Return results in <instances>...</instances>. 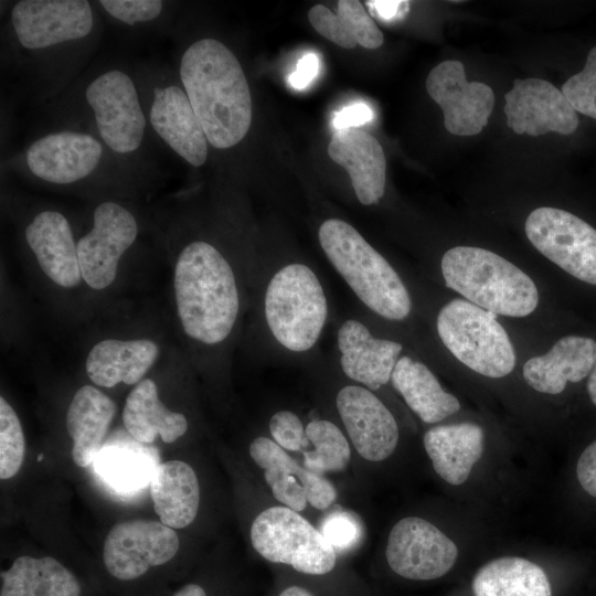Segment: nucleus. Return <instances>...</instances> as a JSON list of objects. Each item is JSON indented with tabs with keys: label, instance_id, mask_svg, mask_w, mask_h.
I'll use <instances>...</instances> for the list:
<instances>
[{
	"label": "nucleus",
	"instance_id": "15",
	"mask_svg": "<svg viewBox=\"0 0 596 596\" xmlns=\"http://www.w3.org/2000/svg\"><path fill=\"white\" fill-rule=\"evenodd\" d=\"M179 545L175 531L162 522L124 521L109 530L104 542L103 560L111 576L131 581L150 567L170 561Z\"/></svg>",
	"mask_w": 596,
	"mask_h": 596
},
{
	"label": "nucleus",
	"instance_id": "16",
	"mask_svg": "<svg viewBox=\"0 0 596 596\" xmlns=\"http://www.w3.org/2000/svg\"><path fill=\"white\" fill-rule=\"evenodd\" d=\"M334 404L350 441L362 458L382 461L394 453L398 425L373 391L350 381L340 386Z\"/></svg>",
	"mask_w": 596,
	"mask_h": 596
},
{
	"label": "nucleus",
	"instance_id": "5",
	"mask_svg": "<svg viewBox=\"0 0 596 596\" xmlns=\"http://www.w3.org/2000/svg\"><path fill=\"white\" fill-rule=\"evenodd\" d=\"M2 168L29 181L65 190L129 192L155 177L115 156L94 135L58 126L10 155Z\"/></svg>",
	"mask_w": 596,
	"mask_h": 596
},
{
	"label": "nucleus",
	"instance_id": "41",
	"mask_svg": "<svg viewBox=\"0 0 596 596\" xmlns=\"http://www.w3.org/2000/svg\"><path fill=\"white\" fill-rule=\"evenodd\" d=\"M576 476L582 488L596 498V440L581 454L576 466Z\"/></svg>",
	"mask_w": 596,
	"mask_h": 596
},
{
	"label": "nucleus",
	"instance_id": "18",
	"mask_svg": "<svg viewBox=\"0 0 596 596\" xmlns=\"http://www.w3.org/2000/svg\"><path fill=\"white\" fill-rule=\"evenodd\" d=\"M249 455L264 470L274 498L285 507L300 512L309 503L324 510L336 500V489L326 477L301 467L272 438H254L249 444Z\"/></svg>",
	"mask_w": 596,
	"mask_h": 596
},
{
	"label": "nucleus",
	"instance_id": "12",
	"mask_svg": "<svg viewBox=\"0 0 596 596\" xmlns=\"http://www.w3.org/2000/svg\"><path fill=\"white\" fill-rule=\"evenodd\" d=\"M525 234L546 258L573 277L596 285V230L556 207H538L525 221Z\"/></svg>",
	"mask_w": 596,
	"mask_h": 596
},
{
	"label": "nucleus",
	"instance_id": "35",
	"mask_svg": "<svg viewBox=\"0 0 596 596\" xmlns=\"http://www.w3.org/2000/svg\"><path fill=\"white\" fill-rule=\"evenodd\" d=\"M104 20L135 31L173 28L175 3L163 0H98L94 1Z\"/></svg>",
	"mask_w": 596,
	"mask_h": 596
},
{
	"label": "nucleus",
	"instance_id": "34",
	"mask_svg": "<svg viewBox=\"0 0 596 596\" xmlns=\"http://www.w3.org/2000/svg\"><path fill=\"white\" fill-rule=\"evenodd\" d=\"M306 447L304 466L317 473L344 470L350 461L349 440L341 428L329 419H311L305 426Z\"/></svg>",
	"mask_w": 596,
	"mask_h": 596
},
{
	"label": "nucleus",
	"instance_id": "27",
	"mask_svg": "<svg viewBox=\"0 0 596 596\" xmlns=\"http://www.w3.org/2000/svg\"><path fill=\"white\" fill-rule=\"evenodd\" d=\"M149 486L153 509L164 525L182 529L194 521L200 486L190 465L181 460L158 464Z\"/></svg>",
	"mask_w": 596,
	"mask_h": 596
},
{
	"label": "nucleus",
	"instance_id": "29",
	"mask_svg": "<svg viewBox=\"0 0 596 596\" xmlns=\"http://www.w3.org/2000/svg\"><path fill=\"white\" fill-rule=\"evenodd\" d=\"M123 422L128 433L143 444H151L157 436L164 443H173L188 430L187 417L161 403L157 385L150 379L141 380L128 394Z\"/></svg>",
	"mask_w": 596,
	"mask_h": 596
},
{
	"label": "nucleus",
	"instance_id": "28",
	"mask_svg": "<svg viewBox=\"0 0 596 596\" xmlns=\"http://www.w3.org/2000/svg\"><path fill=\"white\" fill-rule=\"evenodd\" d=\"M391 384L426 424L441 422L460 408L459 401L443 390L429 368L409 355H401L397 360Z\"/></svg>",
	"mask_w": 596,
	"mask_h": 596
},
{
	"label": "nucleus",
	"instance_id": "21",
	"mask_svg": "<svg viewBox=\"0 0 596 596\" xmlns=\"http://www.w3.org/2000/svg\"><path fill=\"white\" fill-rule=\"evenodd\" d=\"M23 237L50 279L64 288L79 284L77 242L66 215L55 209L40 210L24 226Z\"/></svg>",
	"mask_w": 596,
	"mask_h": 596
},
{
	"label": "nucleus",
	"instance_id": "24",
	"mask_svg": "<svg viewBox=\"0 0 596 596\" xmlns=\"http://www.w3.org/2000/svg\"><path fill=\"white\" fill-rule=\"evenodd\" d=\"M483 441V429L472 423L435 426L423 438L435 471L453 486L468 479L482 455Z\"/></svg>",
	"mask_w": 596,
	"mask_h": 596
},
{
	"label": "nucleus",
	"instance_id": "33",
	"mask_svg": "<svg viewBox=\"0 0 596 596\" xmlns=\"http://www.w3.org/2000/svg\"><path fill=\"white\" fill-rule=\"evenodd\" d=\"M142 447L113 446L100 450L95 459L97 472L111 487L128 492L150 483L158 460Z\"/></svg>",
	"mask_w": 596,
	"mask_h": 596
},
{
	"label": "nucleus",
	"instance_id": "26",
	"mask_svg": "<svg viewBox=\"0 0 596 596\" xmlns=\"http://www.w3.org/2000/svg\"><path fill=\"white\" fill-rule=\"evenodd\" d=\"M115 413V403L98 389L84 385L75 393L67 408L66 428L73 441L72 457L78 467L95 461Z\"/></svg>",
	"mask_w": 596,
	"mask_h": 596
},
{
	"label": "nucleus",
	"instance_id": "38",
	"mask_svg": "<svg viewBox=\"0 0 596 596\" xmlns=\"http://www.w3.org/2000/svg\"><path fill=\"white\" fill-rule=\"evenodd\" d=\"M269 433L272 439L287 451L304 450L306 447L304 422L289 409H280L270 416Z\"/></svg>",
	"mask_w": 596,
	"mask_h": 596
},
{
	"label": "nucleus",
	"instance_id": "36",
	"mask_svg": "<svg viewBox=\"0 0 596 596\" xmlns=\"http://www.w3.org/2000/svg\"><path fill=\"white\" fill-rule=\"evenodd\" d=\"M24 458V436L20 419L10 404L0 397V478H12Z\"/></svg>",
	"mask_w": 596,
	"mask_h": 596
},
{
	"label": "nucleus",
	"instance_id": "30",
	"mask_svg": "<svg viewBox=\"0 0 596 596\" xmlns=\"http://www.w3.org/2000/svg\"><path fill=\"white\" fill-rule=\"evenodd\" d=\"M75 576L51 556L23 555L1 572L0 596H79Z\"/></svg>",
	"mask_w": 596,
	"mask_h": 596
},
{
	"label": "nucleus",
	"instance_id": "4",
	"mask_svg": "<svg viewBox=\"0 0 596 596\" xmlns=\"http://www.w3.org/2000/svg\"><path fill=\"white\" fill-rule=\"evenodd\" d=\"M209 147L228 151L248 135L253 121L249 84L235 53L221 40L182 42L174 67Z\"/></svg>",
	"mask_w": 596,
	"mask_h": 596
},
{
	"label": "nucleus",
	"instance_id": "1",
	"mask_svg": "<svg viewBox=\"0 0 596 596\" xmlns=\"http://www.w3.org/2000/svg\"><path fill=\"white\" fill-rule=\"evenodd\" d=\"M103 20L94 1H14L1 33L2 65L26 98L46 105L91 66Z\"/></svg>",
	"mask_w": 596,
	"mask_h": 596
},
{
	"label": "nucleus",
	"instance_id": "3",
	"mask_svg": "<svg viewBox=\"0 0 596 596\" xmlns=\"http://www.w3.org/2000/svg\"><path fill=\"white\" fill-rule=\"evenodd\" d=\"M259 334L270 358L310 361L330 316L318 269L297 257L270 259L254 272Z\"/></svg>",
	"mask_w": 596,
	"mask_h": 596
},
{
	"label": "nucleus",
	"instance_id": "13",
	"mask_svg": "<svg viewBox=\"0 0 596 596\" xmlns=\"http://www.w3.org/2000/svg\"><path fill=\"white\" fill-rule=\"evenodd\" d=\"M139 233L137 217L119 201H100L93 210L92 227L77 241L82 278L94 289H104L115 279L121 256Z\"/></svg>",
	"mask_w": 596,
	"mask_h": 596
},
{
	"label": "nucleus",
	"instance_id": "8",
	"mask_svg": "<svg viewBox=\"0 0 596 596\" xmlns=\"http://www.w3.org/2000/svg\"><path fill=\"white\" fill-rule=\"evenodd\" d=\"M447 287L468 301L507 317H525L539 304L534 281L500 255L473 246H456L441 257Z\"/></svg>",
	"mask_w": 596,
	"mask_h": 596
},
{
	"label": "nucleus",
	"instance_id": "17",
	"mask_svg": "<svg viewBox=\"0 0 596 596\" xmlns=\"http://www.w3.org/2000/svg\"><path fill=\"white\" fill-rule=\"evenodd\" d=\"M428 95L444 113L446 130L473 136L488 124L493 109V91L487 84L468 82L460 61L447 60L435 66L426 79Z\"/></svg>",
	"mask_w": 596,
	"mask_h": 596
},
{
	"label": "nucleus",
	"instance_id": "32",
	"mask_svg": "<svg viewBox=\"0 0 596 596\" xmlns=\"http://www.w3.org/2000/svg\"><path fill=\"white\" fill-rule=\"evenodd\" d=\"M308 20L319 34L344 49L359 44L373 50L384 41L376 23L356 0H340L337 13L323 4H316L308 11Z\"/></svg>",
	"mask_w": 596,
	"mask_h": 596
},
{
	"label": "nucleus",
	"instance_id": "45",
	"mask_svg": "<svg viewBox=\"0 0 596 596\" xmlns=\"http://www.w3.org/2000/svg\"><path fill=\"white\" fill-rule=\"evenodd\" d=\"M587 393L593 404L596 405V364L593 368L590 374L588 375Z\"/></svg>",
	"mask_w": 596,
	"mask_h": 596
},
{
	"label": "nucleus",
	"instance_id": "2",
	"mask_svg": "<svg viewBox=\"0 0 596 596\" xmlns=\"http://www.w3.org/2000/svg\"><path fill=\"white\" fill-rule=\"evenodd\" d=\"M45 106L55 126L87 131L120 159L152 175L161 173L132 64L92 65Z\"/></svg>",
	"mask_w": 596,
	"mask_h": 596
},
{
	"label": "nucleus",
	"instance_id": "20",
	"mask_svg": "<svg viewBox=\"0 0 596 596\" xmlns=\"http://www.w3.org/2000/svg\"><path fill=\"white\" fill-rule=\"evenodd\" d=\"M508 127L515 134L541 136L574 132L578 116L562 91L540 78H517L504 95Z\"/></svg>",
	"mask_w": 596,
	"mask_h": 596
},
{
	"label": "nucleus",
	"instance_id": "25",
	"mask_svg": "<svg viewBox=\"0 0 596 596\" xmlns=\"http://www.w3.org/2000/svg\"><path fill=\"white\" fill-rule=\"evenodd\" d=\"M159 354L149 339H105L96 343L86 359V373L96 385L113 387L118 383L141 381Z\"/></svg>",
	"mask_w": 596,
	"mask_h": 596
},
{
	"label": "nucleus",
	"instance_id": "23",
	"mask_svg": "<svg viewBox=\"0 0 596 596\" xmlns=\"http://www.w3.org/2000/svg\"><path fill=\"white\" fill-rule=\"evenodd\" d=\"M596 364V341L588 337L566 336L543 355L529 359L523 377L535 391L560 394L568 382L587 377Z\"/></svg>",
	"mask_w": 596,
	"mask_h": 596
},
{
	"label": "nucleus",
	"instance_id": "31",
	"mask_svg": "<svg viewBox=\"0 0 596 596\" xmlns=\"http://www.w3.org/2000/svg\"><path fill=\"white\" fill-rule=\"evenodd\" d=\"M472 590L475 596H552L543 568L517 556L483 565L473 577Z\"/></svg>",
	"mask_w": 596,
	"mask_h": 596
},
{
	"label": "nucleus",
	"instance_id": "9",
	"mask_svg": "<svg viewBox=\"0 0 596 596\" xmlns=\"http://www.w3.org/2000/svg\"><path fill=\"white\" fill-rule=\"evenodd\" d=\"M132 67L155 139L189 166L201 168L209 159V142L175 68L153 60Z\"/></svg>",
	"mask_w": 596,
	"mask_h": 596
},
{
	"label": "nucleus",
	"instance_id": "42",
	"mask_svg": "<svg viewBox=\"0 0 596 596\" xmlns=\"http://www.w3.org/2000/svg\"><path fill=\"white\" fill-rule=\"evenodd\" d=\"M319 66L316 53L305 54L298 60L296 70L288 76V84L295 89H305L318 75Z\"/></svg>",
	"mask_w": 596,
	"mask_h": 596
},
{
	"label": "nucleus",
	"instance_id": "11",
	"mask_svg": "<svg viewBox=\"0 0 596 596\" xmlns=\"http://www.w3.org/2000/svg\"><path fill=\"white\" fill-rule=\"evenodd\" d=\"M251 542L265 560L304 574L323 575L336 565V551L320 530L288 507L262 511L252 523Z\"/></svg>",
	"mask_w": 596,
	"mask_h": 596
},
{
	"label": "nucleus",
	"instance_id": "44",
	"mask_svg": "<svg viewBox=\"0 0 596 596\" xmlns=\"http://www.w3.org/2000/svg\"><path fill=\"white\" fill-rule=\"evenodd\" d=\"M173 596H206V594L200 585L188 584L179 589Z\"/></svg>",
	"mask_w": 596,
	"mask_h": 596
},
{
	"label": "nucleus",
	"instance_id": "40",
	"mask_svg": "<svg viewBox=\"0 0 596 596\" xmlns=\"http://www.w3.org/2000/svg\"><path fill=\"white\" fill-rule=\"evenodd\" d=\"M373 119V111L370 106L362 102H356L343 107L334 113L332 126L336 130L359 127Z\"/></svg>",
	"mask_w": 596,
	"mask_h": 596
},
{
	"label": "nucleus",
	"instance_id": "14",
	"mask_svg": "<svg viewBox=\"0 0 596 596\" xmlns=\"http://www.w3.org/2000/svg\"><path fill=\"white\" fill-rule=\"evenodd\" d=\"M385 555L390 567L397 575L414 581H429L451 570L458 549L453 540L430 522L407 517L391 530Z\"/></svg>",
	"mask_w": 596,
	"mask_h": 596
},
{
	"label": "nucleus",
	"instance_id": "22",
	"mask_svg": "<svg viewBox=\"0 0 596 596\" xmlns=\"http://www.w3.org/2000/svg\"><path fill=\"white\" fill-rule=\"evenodd\" d=\"M328 155L347 170L361 204L380 202L385 192L386 160L375 137L359 127L336 130Z\"/></svg>",
	"mask_w": 596,
	"mask_h": 596
},
{
	"label": "nucleus",
	"instance_id": "46",
	"mask_svg": "<svg viewBox=\"0 0 596 596\" xmlns=\"http://www.w3.org/2000/svg\"><path fill=\"white\" fill-rule=\"evenodd\" d=\"M279 596H313V595L304 587L290 586L284 589Z\"/></svg>",
	"mask_w": 596,
	"mask_h": 596
},
{
	"label": "nucleus",
	"instance_id": "10",
	"mask_svg": "<svg viewBox=\"0 0 596 596\" xmlns=\"http://www.w3.org/2000/svg\"><path fill=\"white\" fill-rule=\"evenodd\" d=\"M438 336L469 369L488 377H502L515 365V352L497 315L464 299H453L438 312Z\"/></svg>",
	"mask_w": 596,
	"mask_h": 596
},
{
	"label": "nucleus",
	"instance_id": "19",
	"mask_svg": "<svg viewBox=\"0 0 596 596\" xmlns=\"http://www.w3.org/2000/svg\"><path fill=\"white\" fill-rule=\"evenodd\" d=\"M336 344L342 374L373 392L391 383L404 349L396 340L376 336L361 317H349L339 323Z\"/></svg>",
	"mask_w": 596,
	"mask_h": 596
},
{
	"label": "nucleus",
	"instance_id": "7",
	"mask_svg": "<svg viewBox=\"0 0 596 596\" xmlns=\"http://www.w3.org/2000/svg\"><path fill=\"white\" fill-rule=\"evenodd\" d=\"M318 241L334 272L370 313L392 322L409 317L413 300L402 277L353 225L326 219Z\"/></svg>",
	"mask_w": 596,
	"mask_h": 596
},
{
	"label": "nucleus",
	"instance_id": "6",
	"mask_svg": "<svg viewBox=\"0 0 596 596\" xmlns=\"http://www.w3.org/2000/svg\"><path fill=\"white\" fill-rule=\"evenodd\" d=\"M173 287L184 333L206 348L226 343L243 310V290L227 256L207 240L187 242L175 260Z\"/></svg>",
	"mask_w": 596,
	"mask_h": 596
},
{
	"label": "nucleus",
	"instance_id": "37",
	"mask_svg": "<svg viewBox=\"0 0 596 596\" xmlns=\"http://www.w3.org/2000/svg\"><path fill=\"white\" fill-rule=\"evenodd\" d=\"M562 93L575 111L596 119V46L589 51L584 68L563 84Z\"/></svg>",
	"mask_w": 596,
	"mask_h": 596
},
{
	"label": "nucleus",
	"instance_id": "39",
	"mask_svg": "<svg viewBox=\"0 0 596 596\" xmlns=\"http://www.w3.org/2000/svg\"><path fill=\"white\" fill-rule=\"evenodd\" d=\"M320 532L334 551L350 549L360 536L358 521L344 512L329 514L323 520Z\"/></svg>",
	"mask_w": 596,
	"mask_h": 596
},
{
	"label": "nucleus",
	"instance_id": "43",
	"mask_svg": "<svg viewBox=\"0 0 596 596\" xmlns=\"http://www.w3.org/2000/svg\"><path fill=\"white\" fill-rule=\"evenodd\" d=\"M408 1H368L366 4L370 8V12L383 20L392 21L402 15L405 12V8H408Z\"/></svg>",
	"mask_w": 596,
	"mask_h": 596
}]
</instances>
